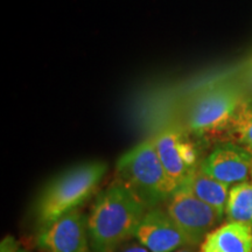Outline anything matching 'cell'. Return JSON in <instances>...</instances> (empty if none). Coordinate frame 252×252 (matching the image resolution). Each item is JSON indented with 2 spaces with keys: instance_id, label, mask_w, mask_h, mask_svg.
Wrapping results in <instances>:
<instances>
[{
  "instance_id": "obj_1",
  "label": "cell",
  "mask_w": 252,
  "mask_h": 252,
  "mask_svg": "<svg viewBox=\"0 0 252 252\" xmlns=\"http://www.w3.org/2000/svg\"><path fill=\"white\" fill-rule=\"evenodd\" d=\"M147 207L133 191L116 179L100 191L88 217V232L94 252H112L132 238Z\"/></svg>"
},
{
  "instance_id": "obj_2",
  "label": "cell",
  "mask_w": 252,
  "mask_h": 252,
  "mask_svg": "<svg viewBox=\"0 0 252 252\" xmlns=\"http://www.w3.org/2000/svg\"><path fill=\"white\" fill-rule=\"evenodd\" d=\"M106 169L105 162L94 160L78 163L55 176L37 198L35 216L40 230L78 209L96 191Z\"/></svg>"
},
{
  "instance_id": "obj_3",
  "label": "cell",
  "mask_w": 252,
  "mask_h": 252,
  "mask_svg": "<svg viewBox=\"0 0 252 252\" xmlns=\"http://www.w3.org/2000/svg\"><path fill=\"white\" fill-rule=\"evenodd\" d=\"M116 169L118 180L127 186L147 209L166 202L178 189L160 161L153 138L123 154Z\"/></svg>"
},
{
  "instance_id": "obj_4",
  "label": "cell",
  "mask_w": 252,
  "mask_h": 252,
  "mask_svg": "<svg viewBox=\"0 0 252 252\" xmlns=\"http://www.w3.org/2000/svg\"><path fill=\"white\" fill-rule=\"evenodd\" d=\"M242 90L235 84H220L198 94L187 112V127L197 137L228 133L241 104Z\"/></svg>"
},
{
  "instance_id": "obj_5",
  "label": "cell",
  "mask_w": 252,
  "mask_h": 252,
  "mask_svg": "<svg viewBox=\"0 0 252 252\" xmlns=\"http://www.w3.org/2000/svg\"><path fill=\"white\" fill-rule=\"evenodd\" d=\"M166 213L184 232L190 247L196 248L222 220L223 215L184 186H180L166 201Z\"/></svg>"
},
{
  "instance_id": "obj_6",
  "label": "cell",
  "mask_w": 252,
  "mask_h": 252,
  "mask_svg": "<svg viewBox=\"0 0 252 252\" xmlns=\"http://www.w3.org/2000/svg\"><path fill=\"white\" fill-rule=\"evenodd\" d=\"M153 140L163 168L179 188L200 167L196 147L187 133L174 127L162 131Z\"/></svg>"
},
{
  "instance_id": "obj_7",
  "label": "cell",
  "mask_w": 252,
  "mask_h": 252,
  "mask_svg": "<svg viewBox=\"0 0 252 252\" xmlns=\"http://www.w3.org/2000/svg\"><path fill=\"white\" fill-rule=\"evenodd\" d=\"M200 168L226 186L243 184L251 179L252 156L239 145L224 141L200 161Z\"/></svg>"
},
{
  "instance_id": "obj_8",
  "label": "cell",
  "mask_w": 252,
  "mask_h": 252,
  "mask_svg": "<svg viewBox=\"0 0 252 252\" xmlns=\"http://www.w3.org/2000/svg\"><path fill=\"white\" fill-rule=\"evenodd\" d=\"M88 219L76 209L41 229L37 245L43 252H90Z\"/></svg>"
},
{
  "instance_id": "obj_9",
  "label": "cell",
  "mask_w": 252,
  "mask_h": 252,
  "mask_svg": "<svg viewBox=\"0 0 252 252\" xmlns=\"http://www.w3.org/2000/svg\"><path fill=\"white\" fill-rule=\"evenodd\" d=\"M133 237L151 252H174L190 247L184 232L166 210L159 207L151 208L145 213Z\"/></svg>"
},
{
  "instance_id": "obj_10",
  "label": "cell",
  "mask_w": 252,
  "mask_h": 252,
  "mask_svg": "<svg viewBox=\"0 0 252 252\" xmlns=\"http://www.w3.org/2000/svg\"><path fill=\"white\" fill-rule=\"evenodd\" d=\"M200 252H252V228L225 223L207 235Z\"/></svg>"
},
{
  "instance_id": "obj_11",
  "label": "cell",
  "mask_w": 252,
  "mask_h": 252,
  "mask_svg": "<svg viewBox=\"0 0 252 252\" xmlns=\"http://www.w3.org/2000/svg\"><path fill=\"white\" fill-rule=\"evenodd\" d=\"M182 186L208 206L224 215L230 190L229 186L207 175L200 167L189 176Z\"/></svg>"
},
{
  "instance_id": "obj_12",
  "label": "cell",
  "mask_w": 252,
  "mask_h": 252,
  "mask_svg": "<svg viewBox=\"0 0 252 252\" xmlns=\"http://www.w3.org/2000/svg\"><path fill=\"white\" fill-rule=\"evenodd\" d=\"M225 216L228 222L241 223L252 228V181L230 188Z\"/></svg>"
},
{
  "instance_id": "obj_13",
  "label": "cell",
  "mask_w": 252,
  "mask_h": 252,
  "mask_svg": "<svg viewBox=\"0 0 252 252\" xmlns=\"http://www.w3.org/2000/svg\"><path fill=\"white\" fill-rule=\"evenodd\" d=\"M226 134L252 156V100L241 104Z\"/></svg>"
},
{
  "instance_id": "obj_14",
  "label": "cell",
  "mask_w": 252,
  "mask_h": 252,
  "mask_svg": "<svg viewBox=\"0 0 252 252\" xmlns=\"http://www.w3.org/2000/svg\"><path fill=\"white\" fill-rule=\"evenodd\" d=\"M112 252H151L144 247L143 244L139 243L134 237H132L127 241L118 245Z\"/></svg>"
},
{
  "instance_id": "obj_15",
  "label": "cell",
  "mask_w": 252,
  "mask_h": 252,
  "mask_svg": "<svg viewBox=\"0 0 252 252\" xmlns=\"http://www.w3.org/2000/svg\"><path fill=\"white\" fill-rule=\"evenodd\" d=\"M0 252H27V250L21 248L13 237L7 236L2 239L1 245H0Z\"/></svg>"
},
{
  "instance_id": "obj_16",
  "label": "cell",
  "mask_w": 252,
  "mask_h": 252,
  "mask_svg": "<svg viewBox=\"0 0 252 252\" xmlns=\"http://www.w3.org/2000/svg\"><path fill=\"white\" fill-rule=\"evenodd\" d=\"M175 252H196V251H195L194 247H184V248L179 249V250Z\"/></svg>"
},
{
  "instance_id": "obj_17",
  "label": "cell",
  "mask_w": 252,
  "mask_h": 252,
  "mask_svg": "<svg viewBox=\"0 0 252 252\" xmlns=\"http://www.w3.org/2000/svg\"><path fill=\"white\" fill-rule=\"evenodd\" d=\"M248 77H249V82H250V84L252 86V64L250 69H249V72H248Z\"/></svg>"
},
{
  "instance_id": "obj_18",
  "label": "cell",
  "mask_w": 252,
  "mask_h": 252,
  "mask_svg": "<svg viewBox=\"0 0 252 252\" xmlns=\"http://www.w3.org/2000/svg\"><path fill=\"white\" fill-rule=\"evenodd\" d=\"M251 181H252V172H251Z\"/></svg>"
}]
</instances>
